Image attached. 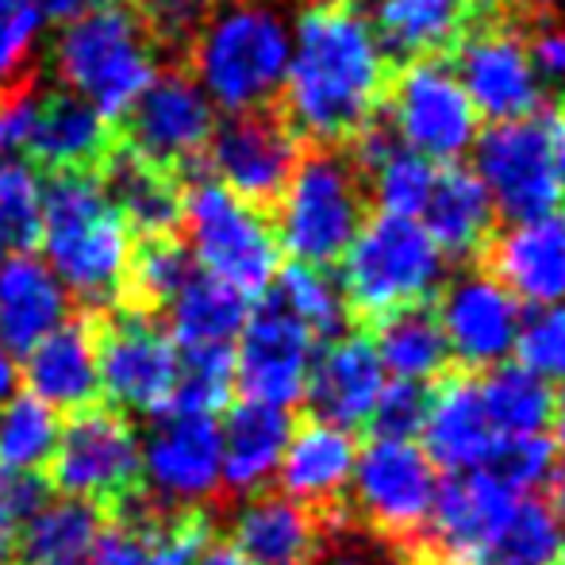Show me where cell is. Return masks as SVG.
<instances>
[{
    "label": "cell",
    "mask_w": 565,
    "mask_h": 565,
    "mask_svg": "<svg viewBox=\"0 0 565 565\" xmlns=\"http://www.w3.org/2000/svg\"><path fill=\"white\" fill-rule=\"evenodd\" d=\"M427 393L424 385H404V381H388L385 393H381L377 408H373V431L377 439H408L416 443V435L424 431L427 419Z\"/></svg>",
    "instance_id": "46"
},
{
    "label": "cell",
    "mask_w": 565,
    "mask_h": 565,
    "mask_svg": "<svg viewBox=\"0 0 565 565\" xmlns=\"http://www.w3.org/2000/svg\"><path fill=\"white\" fill-rule=\"evenodd\" d=\"M15 527H20V523H15L12 515H8V508L0 504V565L12 558V551H15Z\"/></svg>",
    "instance_id": "54"
},
{
    "label": "cell",
    "mask_w": 565,
    "mask_h": 565,
    "mask_svg": "<svg viewBox=\"0 0 565 565\" xmlns=\"http://www.w3.org/2000/svg\"><path fill=\"white\" fill-rule=\"evenodd\" d=\"M454 362L466 370H497L515 354V339L523 328L520 300L489 274L466 269L439 289L435 312Z\"/></svg>",
    "instance_id": "17"
},
{
    "label": "cell",
    "mask_w": 565,
    "mask_h": 565,
    "mask_svg": "<svg viewBox=\"0 0 565 565\" xmlns=\"http://www.w3.org/2000/svg\"><path fill=\"white\" fill-rule=\"evenodd\" d=\"M250 305L235 289L212 281L209 274L196 269L185 281V289L170 300V331L178 350H212V347H235L243 331Z\"/></svg>",
    "instance_id": "32"
},
{
    "label": "cell",
    "mask_w": 565,
    "mask_h": 565,
    "mask_svg": "<svg viewBox=\"0 0 565 565\" xmlns=\"http://www.w3.org/2000/svg\"><path fill=\"white\" fill-rule=\"evenodd\" d=\"M443 285H447V258L419 220L377 212L365 220L350 250L342 254L339 289L347 308L370 320L427 305Z\"/></svg>",
    "instance_id": "5"
},
{
    "label": "cell",
    "mask_w": 565,
    "mask_h": 565,
    "mask_svg": "<svg viewBox=\"0 0 565 565\" xmlns=\"http://www.w3.org/2000/svg\"><path fill=\"white\" fill-rule=\"evenodd\" d=\"M216 131V108L181 70L158 74L131 113L119 119V147L166 173L189 170Z\"/></svg>",
    "instance_id": "12"
},
{
    "label": "cell",
    "mask_w": 565,
    "mask_h": 565,
    "mask_svg": "<svg viewBox=\"0 0 565 565\" xmlns=\"http://www.w3.org/2000/svg\"><path fill=\"white\" fill-rule=\"evenodd\" d=\"M419 435H424V454L431 458V466L447 469L450 477L477 473L489 466L492 447L500 439L484 416L477 381L469 377H447L435 388Z\"/></svg>",
    "instance_id": "22"
},
{
    "label": "cell",
    "mask_w": 565,
    "mask_h": 565,
    "mask_svg": "<svg viewBox=\"0 0 565 565\" xmlns=\"http://www.w3.org/2000/svg\"><path fill=\"white\" fill-rule=\"evenodd\" d=\"M450 70L458 74L473 113L492 124L527 119L543 105V85L527 43L497 23L461 35Z\"/></svg>",
    "instance_id": "18"
},
{
    "label": "cell",
    "mask_w": 565,
    "mask_h": 565,
    "mask_svg": "<svg viewBox=\"0 0 565 565\" xmlns=\"http://www.w3.org/2000/svg\"><path fill=\"white\" fill-rule=\"evenodd\" d=\"M527 51L535 70H543L546 77H565V31H543Z\"/></svg>",
    "instance_id": "50"
},
{
    "label": "cell",
    "mask_w": 565,
    "mask_h": 565,
    "mask_svg": "<svg viewBox=\"0 0 565 565\" xmlns=\"http://www.w3.org/2000/svg\"><path fill=\"white\" fill-rule=\"evenodd\" d=\"M551 424H554V450L565 454V396H562L558 404H554V419H551Z\"/></svg>",
    "instance_id": "57"
},
{
    "label": "cell",
    "mask_w": 565,
    "mask_h": 565,
    "mask_svg": "<svg viewBox=\"0 0 565 565\" xmlns=\"http://www.w3.org/2000/svg\"><path fill=\"white\" fill-rule=\"evenodd\" d=\"M116 147V131L89 100L74 97L66 89L46 93L35 105V127H31L28 150L39 166L51 173H74L105 166V158Z\"/></svg>",
    "instance_id": "24"
},
{
    "label": "cell",
    "mask_w": 565,
    "mask_h": 565,
    "mask_svg": "<svg viewBox=\"0 0 565 565\" xmlns=\"http://www.w3.org/2000/svg\"><path fill=\"white\" fill-rule=\"evenodd\" d=\"M35 105L39 100L31 97L28 85L12 93H0V162L28 150L31 127H35Z\"/></svg>",
    "instance_id": "49"
},
{
    "label": "cell",
    "mask_w": 565,
    "mask_h": 565,
    "mask_svg": "<svg viewBox=\"0 0 565 565\" xmlns=\"http://www.w3.org/2000/svg\"><path fill=\"white\" fill-rule=\"evenodd\" d=\"M105 512L89 500H46L20 531V554L28 565H85L105 531Z\"/></svg>",
    "instance_id": "33"
},
{
    "label": "cell",
    "mask_w": 565,
    "mask_h": 565,
    "mask_svg": "<svg viewBox=\"0 0 565 565\" xmlns=\"http://www.w3.org/2000/svg\"><path fill=\"white\" fill-rule=\"evenodd\" d=\"M204 154H209V170L220 178L216 185H224L250 209H269L285 193L305 147L281 116L258 108V113H238L216 124Z\"/></svg>",
    "instance_id": "14"
},
{
    "label": "cell",
    "mask_w": 565,
    "mask_h": 565,
    "mask_svg": "<svg viewBox=\"0 0 565 565\" xmlns=\"http://www.w3.org/2000/svg\"><path fill=\"white\" fill-rule=\"evenodd\" d=\"M312 565H404L401 554L388 551L385 539L377 535H358V531L339 527L331 543L320 546Z\"/></svg>",
    "instance_id": "48"
},
{
    "label": "cell",
    "mask_w": 565,
    "mask_h": 565,
    "mask_svg": "<svg viewBox=\"0 0 565 565\" xmlns=\"http://www.w3.org/2000/svg\"><path fill=\"white\" fill-rule=\"evenodd\" d=\"M520 365L543 377L546 385H565V305L535 308L523 316L520 339H515Z\"/></svg>",
    "instance_id": "45"
},
{
    "label": "cell",
    "mask_w": 565,
    "mask_h": 565,
    "mask_svg": "<svg viewBox=\"0 0 565 565\" xmlns=\"http://www.w3.org/2000/svg\"><path fill=\"white\" fill-rule=\"evenodd\" d=\"M158 43L139 8L127 0H97L85 15L62 23L54 39V74L66 93L89 100L108 124H119L158 77Z\"/></svg>",
    "instance_id": "4"
},
{
    "label": "cell",
    "mask_w": 565,
    "mask_h": 565,
    "mask_svg": "<svg viewBox=\"0 0 565 565\" xmlns=\"http://www.w3.org/2000/svg\"><path fill=\"white\" fill-rule=\"evenodd\" d=\"M388 93V66L365 15L347 4L308 8L292 31L281 100L285 124L316 147L350 142L377 119Z\"/></svg>",
    "instance_id": "1"
},
{
    "label": "cell",
    "mask_w": 565,
    "mask_h": 565,
    "mask_svg": "<svg viewBox=\"0 0 565 565\" xmlns=\"http://www.w3.org/2000/svg\"><path fill=\"white\" fill-rule=\"evenodd\" d=\"M235 393V347L178 350V381H173L166 416H216Z\"/></svg>",
    "instance_id": "39"
},
{
    "label": "cell",
    "mask_w": 565,
    "mask_h": 565,
    "mask_svg": "<svg viewBox=\"0 0 565 565\" xmlns=\"http://www.w3.org/2000/svg\"><path fill=\"white\" fill-rule=\"evenodd\" d=\"M39 243L46 250V269L85 305H113L124 297L135 238L100 173L74 170L43 181Z\"/></svg>",
    "instance_id": "2"
},
{
    "label": "cell",
    "mask_w": 565,
    "mask_h": 565,
    "mask_svg": "<svg viewBox=\"0 0 565 565\" xmlns=\"http://www.w3.org/2000/svg\"><path fill=\"white\" fill-rule=\"evenodd\" d=\"M492 201L473 170L466 166H447L439 170L431 189V201L424 209L427 235L443 250V258H473L492 231Z\"/></svg>",
    "instance_id": "31"
},
{
    "label": "cell",
    "mask_w": 565,
    "mask_h": 565,
    "mask_svg": "<svg viewBox=\"0 0 565 565\" xmlns=\"http://www.w3.org/2000/svg\"><path fill=\"white\" fill-rule=\"evenodd\" d=\"M358 461V443L350 431L331 424H300L292 427L285 458L277 466L281 497L297 500L300 508H339L342 492L350 489Z\"/></svg>",
    "instance_id": "26"
},
{
    "label": "cell",
    "mask_w": 565,
    "mask_h": 565,
    "mask_svg": "<svg viewBox=\"0 0 565 565\" xmlns=\"http://www.w3.org/2000/svg\"><path fill=\"white\" fill-rule=\"evenodd\" d=\"M473 0H373L370 23L381 54L424 62L461 39Z\"/></svg>",
    "instance_id": "30"
},
{
    "label": "cell",
    "mask_w": 565,
    "mask_h": 565,
    "mask_svg": "<svg viewBox=\"0 0 565 565\" xmlns=\"http://www.w3.org/2000/svg\"><path fill=\"white\" fill-rule=\"evenodd\" d=\"M365 224L362 173L342 147H312L300 154L285 193L277 196V246L300 266L328 269L350 250Z\"/></svg>",
    "instance_id": "6"
},
{
    "label": "cell",
    "mask_w": 565,
    "mask_h": 565,
    "mask_svg": "<svg viewBox=\"0 0 565 565\" xmlns=\"http://www.w3.org/2000/svg\"><path fill=\"white\" fill-rule=\"evenodd\" d=\"M43 224V178L23 158L0 162V235L4 243H15L20 250L39 243Z\"/></svg>",
    "instance_id": "42"
},
{
    "label": "cell",
    "mask_w": 565,
    "mask_h": 565,
    "mask_svg": "<svg viewBox=\"0 0 565 565\" xmlns=\"http://www.w3.org/2000/svg\"><path fill=\"white\" fill-rule=\"evenodd\" d=\"M4 250H8V243H4V235H0V262H4Z\"/></svg>",
    "instance_id": "58"
},
{
    "label": "cell",
    "mask_w": 565,
    "mask_h": 565,
    "mask_svg": "<svg viewBox=\"0 0 565 565\" xmlns=\"http://www.w3.org/2000/svg\"><path fill=\"white\" fill-rule=\"evenodd\" d=\"M373 350H377V362L385 370V377L404 381V385H427L450 362L443 328L427 305L404 308V312L377 320Z\"/></svg>",
    "instance_id": "34"
},
{
    "label": "cell",
    "mask_w": 565,
    "mask_h": 565,
    "mask_svg": "<svg viewBox=\"0 0 565 565\" xmlns=\"http://www.w3.org/2000/svg\"><path fill=\"white\" fill-rule=\"evenodd\" d=\"M546 131H551V150H554V166H558V178L565 185V100L546 119Z\"/></svg>",
    "instance_id": "52"
},
{
    "label": "cell",
    "mask_w": 565,
    "mask_h": 565,
    "mask_svg": "<svg viewBox=\"0 0 565 565\" xmlns=\"http://www.w3.org/2000/svg\"><path fill=\"white\" fill-rule=\"evenodd\" d=\"M484 473H492L504 489H512L515 497H527V492L551 484V477L558 473V450H554V443L546 439V435L497 439Z\"/></svg>",
    "instance_id": "43"
},
{
    "label": "cell",
    "mask_w": 565,
    "mask_h": 565,
    "mask_svg": "<svg viewBox=\"0 0 565 565\" xmlns=\"http://www.w3.org/2000/svg\"><path fill=\"white\" fill-rule=\"evenodd\" d=\"M193 565H246V562L238 558L231 546H209V551H204Z\"/></svg>",
    "instance_id": "55"
},
{
    "label": "cell",
    "mask_w": 565,
    "mask_h": 565,
    "mask_svg": "<svg viewBox=\"0 0 565 565\" xmlns=\"http://www.w3.org/2000/svg\"><path fill=\"white\" fill-rule=\"evenodd\" d=\"M93 4H97V0H35L39 15H43V20H54V23L77 20V15H85Z\"/></svg>",
    "instance_id": "51"
},
{
    "label": "cell",
    "mask_w": 565,
    "mask_h": 565,
    "mask_svg": "<svg viewBox=\"0 0 565 565\" xmlns=\"http://www.w3.org/2000/svg\"><path fill=\"white\" fill-rule=\"evenodd\" d=\"M320 520L289 497H250L231 520V551L246 565H312L320 554Z\"/></svg>",
    "instance_id": "28"
},
{
    "label": "cell",
    "mask_w": 565,
    "mask_h": 565,
    "mask_svg": "<svg viewBox=\"0 0 565 565\" xmlns=\"http://www.w3.org/2000/svg\"><path fill=\"white\" fill-rule=\"evenodd\" d=\"M62 419L31 393L0 404V473H39L51 461Z\"/></svg>",
    "instance_id": "37"
},
{
    "label": "cell",
    "mask_w": 565,
    "mask_h": 565,
    "mask_svg": "<svg viewBox=\"0 0 565 565\" xmlns=\"http://www.w3.org/2000/svg\"><path fill=\"white\" fill-rule=\"evenodd\" d=\"M193 258L178 238H150L131 250V266H127L124 281V308L135 312H154V308H170V300L185 289L193 277Z\"/></svg>",
    "instance_id": "38"
},
{
    "label": "cell",
    "mask_w": 565,
    "mask_h": 565,
    "mask_svg": "<svg viewBox=\"0 0 565 565\" xmlns=\"http://www.w3.org/2000/svg\"><path fill=\"white\" fill-rule=\"evenodd\" d=\"M274 300L308 331L312 339L323 342H335L347 335V323H350V308L347 297H342L339 281L320 266H292L277 269V281H274Z\"/></svg>",
    "instance_id": "36"
},
{
    "label": "cell",
    "mask_w": 565,
    "mask_h": 565,
    "mask_svg": "<svg viewBox=\"0 0 565 565\" xmlns=\"http://www.w3.org/2000/svg\"><path fill=\"white\" fill-rule=\"evenodd\" d=\"M473 173L508 224H531L562 209L565 185L558 178L546 119L527 116L492 124L473 142Z\"/></svg>",
    "instance_id": "8"
},
{
    "label": "cell",
    "mask_w": 565,
    "mask_h": 565,
    "mask_svg": "<svg viewBox=\"0 0 565 565\" xmlns=\"http://www.w3.org/2000/svg\"><path fill=\"white\" fill-rule=\"evenodd\" d=\"M292 435V419L281 408L266 404H235L220 427L224 443V484L238 497H258L277 477Z\"/></svg>",
    "instance_id": "29"
},
{
    "label": "cell",
    "mask_w": 565,
    "mask_h": 565,
    "mask_svg": "<svg viewBox=\"0 0 565 565\" xmlns=\"http://www.w3.org/2000/svg\"><path fill=\"white\" fill-rule=\"evenodd\" d=\"M43 35L35 0H0V93L28 85V66Z\"/></svg>",
    "instance_id": "44"
},
{
    "label": "cell",
    "mask_w": 565,
    "mask_h": 565,
    "mask_svg": "<svg viewBox=\"0 0 565 565\" xmlns=\"http://www.w3.org/2000/svg\"><path fill=\"white\" fill-rule=\"evenodd\" d=\"M523 497L497 481L492 473L477 469V473H458L447 484H439L431 520H427V535H431L435 551L454 565L469 562H489L497 551L500 535L512 523L515 508Z\"/></svg>",
    "instance_id": "19"
},
{
    "label": "cell",
    "mask_w": 565,
    "mask_h": 565,
    "mask_svg": "<svg viewBox=\"0 0 565 565\" xmlns=\"http://www.w3.org/2000/svg\"><path fill=\"white\" fill-rule=\"evenodd\" d=\"M97 173H105L100 181L113 196L119 220L131 235H139V243L178 238L181 220H185V185L178 181V173H166L158 166L142 162L139 154H131L119 142Z\"/></svg>",
    "instance_id": "25"
},
{
    "label": "cell",
    "mask_w": 565,
    "mask_h": 565,
    "mask_svg": "<svg viewBox=\"0 0 565 565\" xmlns=\"http://www.w3.org/2000/svg\"><path fill=\"white\" fill-rule=\"evenodd\" d=\"M181 227L189 235V258L212 281L227 285L246 300L274 289L277 269H281V246L262 209H250L224 185L201 178L185 185Z\"/></svg>",
    "instance_id": "7"
},
{
    "label": "cell",
    "mask_w": 565,
    "mask_h": 565,
    "mask_svg": "<svg viewBox=\"0 0 565 565\" xmlns=\"http://www.w3.org/2000/svg\"><path fill=\"white\" fill-rule=\"evenodd\" d=\"M439 469L419 443L408 439H373L358 450L350 497L358 515L377 539L408 543L427 531L435 497H439Z\"/></svg>",
    "instance_id": "9"
},
{
    "label": "cell",
    "mask_w": 565,
    "mask_h": 565,
    "mask_svg": "<svg viewBox=\"0 0 565 565\" xmlns=\"http://www.w3.org/2000/svg\"><path fill=\"white\" fill-rule=\"evenodd\" d=\"M15 385H20V370H15V358L8 354L4 347H0V404H4L8 396H15Z\"/></svg>",
    "instance_id": "53"
},
{
    "label": "cell",
    "mask_w": 565,
    "mask_h": 565,
    "mask_svg": "<svg viewBox=\"0 0 565 565\" xmlns=\"http://www.w3.org/2000/svg\"><path fill=\"white\" fill-rule=\"evenodd\" d=\"M385 100L396 139L427 162L454 166L481 135V116L473 113L458 74L443 58L408 62Z\"/></svg>",
    "instance_id": "10"
},
{
    "label": "cell",
    "mask_w": 565,
    "mask_h": 565,
    "mask_svg": "<svg viewBox=\"0 0 565 565\" xmlns=\"http://www.w3.org/2000/svg\"><path fill=\"white\" fill-rule=\"evenodd\" d=\"M312 358L316 339L274 297H266L235 339V388L243 401L289 412L305 401Z\"/></svg>",
    "instance_id": "15"
},
{
    "label": "cell",
    "mask_w": 565,
    "mask_h": 565,
    "mask_svg": "<svg viewBox=\"0 0 565 565\" xmlns=\"http://www.w3.org/2000/svg\"><path fill=\"white\" fill-rule=\"evenodd\" d=\"M139 477L158 508H196L224 484V443L209 416H162L139 443Z\"/></svg>",
    "instance_id": "16"
},
{
    "label": "cell",
    "mask_w": 565,
    "mask_h": 565,
    "mask_svg": "<svg viewBox=\"0 0 565 565\" xmlns=\"http://www.w3.org/2000/svg\"><path fill=\"white\" fill-rule=\"evenodd\" d=\"M23 377L39 404L51 412H85L100 396L97 331L89 320H66L23 354Z\"/></svg>",
    "instance_id": "23"
},
{
    "label": "cell",
    "mask_w": 565,
    "mask_h": 565,
    "mask_svg": "<svg viewBox=\"0 0 565 565\" xmlns=\"http://www.w3.org/2000/svg\"><path fill=\"white\" fill-rule=\"evenodd\" d=\"M51 484L70 500H127L139 477V435L116 408H85L62 424L51 454Z\"/></svg>",
    "instance_id": "11"
},
{
    "label": "cell",
    "mask_w": 565,
    "mask_h": 565,
    "mask_svg": "<svg viewBox=\"0 0 565 565\" xmlns=\"http://www.w3.org/2000/svg\"><path fill=\"white\" fill-rule=\"evenodd\" d=\"M469 565H492V562H469Z\"/></svg>",
    "instance_id": "59"
},
{
    "label": "cell",
    "mask_w": 565,
    "mask_h": 565,
    "mask_svg": "<svg viewBox=\"0 0 565 565\" xmlns=\"http://www.w3.org/2000/svg\"><path fill=\"white\" fill-rule=\"evenodd\" d=\"M492 565H565V527L551 504L543 500H520L512 523L500 535Z\"/></svg>",
    "instance_id": "40"
},
{
    "label": "cell",
    "mask_w": 565,
    "mask_h": 565,
    "mask_svg": "<svg viewBox=\"0 0 565 565\" xmlns=\"http://www.w3.org/2000/svg\"><path fill=\"white\" fill-rule=\"evenodd\" d=\"M292 31L269 0H224L209 8L189 43L193 82L224 113H258L281 93Z\"/></svg>",
    "instance_id": "3"
},
{
    "label": "cell",
    "mask_w": 565,
    "mask_h": 565,
    "mask_svg": "<svg viewBox=\"0 0 565 565\" xmlns=\"http://www.w3.org/2000/svg\"><path fill=\"white\" fill-rule=\"evenodd\" d=\"M489 274L520 305H565V209L508 227L489 246Z\"/></svg>",
    "instance_id": "21"
},
{
    "label": "cell",
    "mask_w": 565,
    "mask_h": 565,
    "mask_svg": "<svg viewBox=\"0 0 565 565\" xmlns=\"http://www.w3.org/2000/svg\"><path fill=\"white\" fill-rule=\"evenodd\" d=\"M551 512L558 515V523L565 527V469L551 477Z\"/></svg>",
    "instance_id": "56"
},
{
    "label": "cell",
    "mask_w": 565,
    "mask_h": 565,
    "mask_svg": "<svg viewBox=\"0 0 565 565\" xmlns=\"http://www.w3.org/2000/svg\"><path fill=\"white\" fill-rule=\"evenodd\" d=\"M385 385L388 381L373 342L365 335H342L312 358L305 401L312 404L320 424L354 431L373 419Z\"/></svg>",
    "instance_id": "20"
},
{
    "label": "cell",
    "mask_w": 565,
    "mask_h": 565,
    "mask_svg": "<svg viewBox=\"0 0 565 565\" xmlns=\"http://www.w3.org/2000/svg\"><path fill=\"white\" fill-rule=\"evenodd\" d=\"M435 178H439L435 162L419 158L416 150H408L401 142V147H396L393 154H388L385 162L370 173L373 201H377V209L385 212V216L419 220L427 209V201H431Z\"/></svg>",
    "instance_id": "41"
},
{
    "label": "cell",
    "mask_w": 565,
    "mask_h": 565,
    "mask_svg": "<svg viewBox=\"0 0 565 565\" xmlns=\"http://www.w3.org/2000/svg\"><path fill=\"white\" fill-rule=\"evenodd\" d=\"M70 316V292L35 254H12L0 262V347L28 354Z\"/></svg>",
    "instance_id": "27"
},
{
    "label": "cell",
    "mask_w": 565,
    "mask_h": 565,
    "mask_svg": "<svg viewBox=\"0 0 565 565\" xmlns=\"http://www.w3.org/2000/svg\"><path fill=\"white\" fill-rule=\"evenodd\" d=\"M119 520L105 523L97 546L89 554V565H147V539H142V523L127 500H119Z\"/></svg>",
    "instance_id": "47"
},
{
    "label": "cell",
    "mask_w": 565,
    "mask_h": 565,
    "mask_svg": "<svg viewBox=\"0 0 565 565\" xmlns=\"http://www.w3.org/2000/svg\"><path fill=\"white\" fill-rule=\"evenodd\" d=\"M484 416L500 439H520V435H543L554 419V388L520 362H504L489 370V377L477 381Z\"/></svg>",
    "instance_id": "35"
},
{
    "label": "cell",
    "mask_w": 565,
    "mask_h": 565,
    "mask_svg": "<svg viewBox=\"0 0 565 565\" xmlns=\"http://www.w3.org/2000/svg\"><path fill=\"white\" fill-rule=\"evenodd\" d=\"M93 331H97L100 393L127 412L166 416L173 381H178L173 339L135 308H119L116 316L93 323Z\"/></svg>",
    "instance_id": "13"
}]
</instances>
